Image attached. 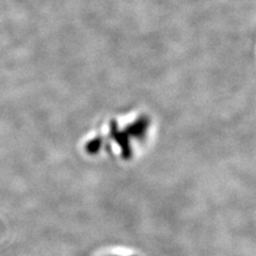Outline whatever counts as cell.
I'll return each instance as SVG.
<instances>
[{
	"mask_svg": "<svg viewBox=\"0 0 256 256\" xmlns=\"http://www.w3.org/2000/svg\"><path fill=\"white\" fill-rule=\"evenodd\" d=\"M110 136L111 138L118 144V146L121 148L122 157L124 159H130L132 155V150L130 142V136L127 134L126 132L118 130L116 122L110 123Z\"/></svg>",
	"mask_w": 256,
	"mask_h": 256,
	"instance_id": "obj_1",
	"label": "cell"
},
{
	"mask_svg": "<svg viewBox=\"0 0 256 256\" xmlns=\"http://www.w3.org/2000/svg\"><path fill=\"white\" fill-rule=\"evenodd\" d=\"M150 125V120L148 118H140L137 121L126 127V132L130 137L142 139L146 134V130Z\"/></svg>",
	"mask_w": 256,
	"mask_h": 256,
	"instance_id": "obj_2",
	"label": "cell"
},
{
	"mask_svg": "<svg viewBox=\"0 0 256 256\" xmlns=\"http://www.w3.org/2000/svg\"><path fill=\"white\" fill-rule=\"evenodd\" d=\"M102 142H104V140L102 138H94L93 140H91L89 143L86 144V152L91 155L98 153L100 148H102Z\"/></svg>",
	"mask_w": 256,
	"mask_h": 256,
	"instance_id": "obj_3",
	"label": "cell"
},
{
	"mask_svg": "<svg viewBox=\"0 0 256 256\" xmlns=\"http://www.w3.org/2000/svg\"><path fill=\"white\" fill-rule=\"evenodd\" d=\"M130 256H137V255H130Z\"/></svg>",
	"mask_w": 256,
	"mask_h": 256,
	"instance_id": "obj_4",
	"label": "cell"
}]
</instances>
